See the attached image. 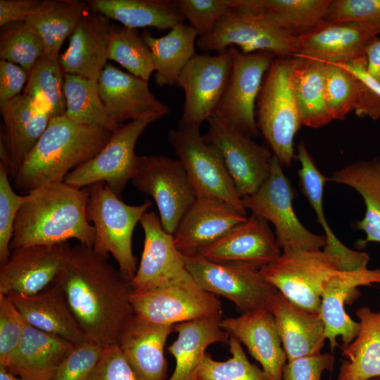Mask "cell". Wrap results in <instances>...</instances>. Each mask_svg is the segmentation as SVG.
Masks as SVG:
<instances>
[{"label":"cell","mask_w":380,"mask_h":380,"mask_svg":"<svg viewBox=\"0 0 380 380\" xmlns=\"http://www.w3.org/2000/svg\"><path fill=\"white\" fill-rule=\"evenodd\" d=\"M303 57L276 56L267 70L257 99V126L281 166L295 157L294 137L301 124L292 77Z\"/></svg>","instance_id":"4"},{"label":"cell","mask_w":380,"mask_h":380,"mask_svg":"<svg viewBox=\"0 0 380 380\" xmlns=\"http://www.w3.org/2000/svg\"><path fill=\"white\" fill-rule=\"evenodd\" d=\"M220 326L247 348L272 380H282L287 357L270 310H257L222 319Z\"/></svg>","instance_id":"26"},{"label":"cell","mask_w":380,"mask_h":380,"mask_svg":"<svg viewBox=\"0 0 380 380\" xmlns=\"http://www.w3.org/2000/svg\"><path fill=\"white\" fill-rule=\"evenodd\" d=\"M74 347L70 341L35 329L25 322L20 342L5 367L23 380H52Z\"/></svg>","instance_id":"30"},{"label":"cell","mask_w":380,"mask_h":380,"mask_svg":"<svg viewBox=\"0 0 380 380\" xmlns=\"http://www.w3.org/2000/svg\"><path fill=\"white\" fill-rule=\"evenodd\" d=\"M99 94L109 118L121 125L126 120L158 119L170 108L151 91L148 82L107 63L98 80Z\"/></svg>","instance_id":"19"},{"label":"cell","mask_w":380,"mask_h":380,"mask_svg":"<svg viewBox=\"0 0 380 380\" xmlns=\"http://www.w3.org/2000/svg\"><path fill=\"white\" fill-rule=\"evenodd\" d=\"M59 57V53H44L28 73L23 89V94L32 99L51 118L64 115L66 110L65 72Z\"/></svg>","instance_id":"39"},{"label":"cell","mask_w":380,"mask_h":380,"mask_svg":"<svg viewBox=\"0 0 380 380\" xmlns=\"http://www.w3.org/2000/svg\"><path fill=\"white\" fill-rule=\"evenodd\" d=\"M329 180L353 188L363 198L365 216L356 226L366 238L359 244L380 243V157L353 163L334 172Z\"/></svg>","instance_id":"35"},{"label":"cell","mask_w":380,"mask_h":380,"mask_svg":"<svg viewBox=\"0 0 380 380\" xmlns=\"http://www.w3.org/2000/svg\"><path fill=\"white\" fill-rule=\"evenodd\" d=\"M63 91L66 103L65 115L70 120L80 125L97 126L110 132L119 127L106 110L97 82L65 73Z\"/></svg>","instance_id":"40"},{"label":"cell","mask_w":380,"mask_h":380,"mask_svg":"<svg viewBox=\"0 0 380 380\" xmlns=\"http://www.w3.org/2000/svg\"><path fill=\"white\" fill-rule=\"evenodd\" d=\"M281 253L268 222L252 213L199 256L217 263L251 265L260 270Z\"/></svg>","instance_id":"22"},{"label":"cell","mask_w":380,"mask_h":380,"mask_svg":"<svg viewBox=\"0 0 380 380\" xmlns=\"http://www.w3.org/2000/svg\"><path fill=\"white\" fill-rule=\"evenodd\" d=\"M380 34V23L324 20L296 37L298 56L343 64L365 55L364 48Z\"/></svg>","instance_id":"23"},{"label":"cell","mask_w":380,"mask_h":380,"mask_svg":"<svg viewBox=\"0 0 380 380\" xmlns=\"http://www.w3.org/2000/svg\"><path fill=\"white\" fill-rule=\"evenodd\" d=\"M335 359L331 353L307 355L287 362L282 380H321L324 372L332 371Z\"/></svg>","instance_id":"52"},{"label":"cell","mask_w":380,"mask_h":380,"mask_svg":"<svg viewBox=\"0 0 380 380\" xmlns=\"http://www.w3.org/2000/svg\"><path fill=\"white\" fill-rule=\"evenodd\" d=\"M0 163L12 179L36 145L51 117L30 96L22 94L0 106Z\"/></svg>","instance_id":"20"},{"label":"cell","mask_w":380,"mask_h":380,"mask_svg":"<svg viewBox=\"0 0 380 380\" xmlns=\"http://www.w3.org/2000/svg\"><path fill=\"white\" fill-rule=\"evenodd\" d=\"M167 140L183 165L196 198L217 199L246 214L220 153L205 142L200 128L172 129Z\"/></svg>","instance_id":"8"},{"label":"cell","mask_w":380,"mask_h":380,"mask_svg":"<svg viewBox=\"0 0 380 380\" xmlns=\"http://www.w3.org/2000/svg\"><path fill=\"white\" fill-rule=\"evenodd\" d=\"M0 380H23L20 376L13 374L4 366L0 365Z\"/></svg>","instance_id":"57"},{"label":"cell","mask_w":380,"mask_h":380,"mask_svg":"<svg viewBox=\"0 0 380 380\" xmlns=\"http://www.w3.org/2000/svg\"><path fill=\"white\" fill-rule=\"evenodd\" d=\"M28 80V72L11 61L0 60V106L20 95Z\"/></svg>","instance_id":"54"},{"label":"cell","mask_w":380,"mask_h":380,"mask_svg":"<svg viewBox=\"0 0 380 380\" xmlns=\"http://www.w3.org/2000/svg\"><path fill=\"white\" fill-rule=\"evenodd\" d=\"M25 321L10 296L0 293V365L6 367L22 338Z\"/></svg>","instance_id":"49"},{"label":"cell","mask_w":380,"mask_h":380,"mask_svg":"<svg viewBox=\"0 0 380 380\" xmlns=\"http://www.w3.org/2000/svg\"><path fill=\"white\" fill-rule=\"evenodd\" d=\"M56 281L87 339L117 345L122 324L134 313L131 280L108 257L79 243L70 246Z\"/></svg>","instance_id":"1"},{"label":"cell","mask_w":380,"mask_h":380,"mask_svg":"<svg viewBox=\"0 0 380 380\" xmlns=\"http://www.w3.org/2000/svg\"><path fill=\"white\" fill-rule=\"evenodd\" d=\"M174 326L155 324L134 313L122 324L117 345L140 380H166L164 347Z\"/></svg>","instance_id":"25"},{"label":"cell","mask_w":380,"mask_h":380,"mask_svg":"<svg viewBox=\"0 0 380 380\" xmlns=\"http://www.w3.org/2000/svg\"><path fill=\"white\" fill-rule=\"evenodd\" d=\"M44 53L41 37L26 21L1 27V59L19 65L29 73Z\"/></svg>","instance_id":"43"},{"label":"cell","mask_w":380,"mask_h":380,"mask_svg":"<svg viewBox=\"0 0 380 380\" xmlns=\"http://www.w3.org/2000/svg\"><path fill=\"white\" fill-rule=\"evenodd\" d=\"M182 258L189 273L205 291L230 300L243 313L270 310L278 290L265 279L260 269L217 263L201 256Z\"/></svg>","instance_id":"10"},{"label":"cell","mask_w":380,"mask_h":380,"mask_svg":"<svg viewBox=\"0 0 380 380\" xmlns=\"http://www.w3.org/2000/svg\"><path fill=\"white\" fill-rule=\"evenodd\" d=\"M293 199L290 181L273 156L268 178L257 191L242 198V203L246 209L274 224L281 251L322 249L326 245L325 236L314 234L303 225L293 210Z\"/></svg>","instance_id":"7"},{"label":"cell","mask_w":380,"mask_h":380,"mask_svg":"<svg viewBox=\"0 0 380 380\" xmlns=\"http://www.w3.org/2000/svg\"><path fill=\"white\" fill-rule=\"evenodd\" d=\"M207 121L203 139L220 153L237 194L241 198L254 194L270 174L271 151L215 116Z\"/></svg>","instance_id":"15"},{"label":"cell","mask_w":380,"mask_h":380,"mask_svg":"<svg viewBox=\"0 0 380 380\" xmlns=\"http://www.w3.org/2000/svg\"><path fill=\"white\" fill-rule=\"evenodd\" d=\"M380 284V269L367 267L354 270H339L328 278L322 286L319 315L324 325L326 338L332 350L341 336L342 346L350 344L357 336L360 324L346 312L345 304L360 296L362 286Z\"/></svg>","instance_id":"21"},{"label":"cell","mask_w":380,"mask_h":380,"mask_svg":"<svg viewBox=\"0 0 380 380\" xmlns=\"http://www.w3.org/2000/svg\"><path fill=\"white\" fill-rule=\"evenodd\" d=\"M296 158L300 163L298 175L301 191L314 210L318 222L324 231L326 245L323 249L348 259H361L364 252L354 251L345 246L335 236L328 224L324 214L322 201L324 186L329 178L317 167L304 141L299 143Z\"/></svg>","instance_id":"41"},{"label":"cell","mask_w":380,"mask_h":380,"mask_svg":"<svg viewBox=\"0 0 380 380\" xmlns=\"http://www.w3.org/2000/svg\"><path fill=\"white\" fill-rule=\"evenodd\" d=\"M228 344L232 357L217 361L206 353L196 380H272L262 369L249 361L236 338L229 336Z\"/></svg>","instance_id":"44"},{"label":"cell","mask_w":380,"mask_h":380,"mask_svg":"<svg viewBox=\"0 0 380 380\" xmlns=\"http://www.w3.org/2000/svg\"><path fill=\"white\" fill-rule=\"evenodd\" d=\"M90 10L87 1L42 0L26 22L41 37L45 53H56Z\"/></svg>","instance_id":"37"},{"label":"cell","mask_w":380,"mask_h":380,"mask_svg":"<svg viewBox=\"0 0 380 380\" xmlns=\"http://www.w3.org/2000/svg\"><path fill=\"white\" fill-rule=\"evenodd\" d=\"M222 313L177 324V339L167 347L175 359V368L166 380H196L207 348L215 343H228L229 335L221 327Z\"/></svg>","instance_id":"31"},{"label":"cell","mask_w":380,"mask_h":380,"mask_svg":"<svg viewBox=\"0 0 380 380\" xmlns=\"http://www.w3.org/2000/svg\"><path fill=\"white\" fill-rule=\"evenodd\" d=\"M369 380H380V376H376V377L370 379H369Z\"/></svg>","instance_id":"58"},{"label":"cell","mask_w":380,"mask_h":380,"mask_svg":"<svg viewBox=\"0 0 380 380\" xmlns=\"http://www.w3.org/2000/svg\"><path fill=\"white\" fill-rule=\"evenodd\" d=\"M328 23H380V0H331Z\"/></svg>","instance_id":"51"},{"label":"cell","mask_w":380,"mask_h":380,"mask_svg":"<svg viewBox=\"0 0 380 380\" xmlns=\"http://www.w3.org/2000/svg\"><path fill=\"white\" fill-rule=\"evenodd\" d=\"M303 58L292 77L300 122L308 127H322L333 120L324 99V63Z\"/></svg>","instance_id":"38"},{"label":"cell","mask_w":380,"mask_h":380,"mask_svg":"<svg viewBox=\"0 0 380 380\" xmlns=\"http://www.w3.org/2000/svg\"><path fill=\"white\" fill-rule=\"evenodd\" d=\"M89 195V187L77 189L65 182L27 193L14 224L11 250L70 239L92 248L96 230L87 216Z\"/></svg>","instance_id":"2"},{"label":"cell","mask_w":380,"mask_h":380,"mask_svg":"<svg viewBox=\"0 0 380 380\" xmlns=\"http://www.w3.org/2000/svg\"><path fill=\"white\" fill-rule=\"evenodd\" d=\"M360 328L348 346H341V362L336 380H369L380 376V310L364 306L355 311Z\"/></svg>","instance_id":"33"},{"label":"cell","mask_w":380,"mask_h":380,"mask_svg":"<svg viewBox=\"0 0 380 380\" xmlns=\"http://www.w3.org/2000/svg\"><path fill=\"white\" fill-rule=\"evenodd\" d=\"M239 11L260 16L298 37L322 22L331 0H229Z\"/></svg>","instance_id":"32"},{"label":"cell","mask_w":380,"mask_h":380,"mask_svg":"<svg viewBox=\"0 0 380 380\" xmlns=\"http://www.w3.org/2000/svg\"><path fill=\"white\" fill-rule=\"evenodd\" d=\"M89 380H140L118 345L106 346Z\"/></svg>","instance_id":"53"},{"label":"cell","mask_w":380,"mask_h":380,"mask_svg":"<svg viewBox=\"0 0 380 380\" xmlns=\"http://www.w3.org/2000/svg\"><path fill=\"white\" fill-rule=\"evenodd\" d=\"M196 45L207 53H221L235 46L244 53L267 51L276 56L298 54L296 37L260 16L234 8L210 32L198 37Z\"/></svg>","instance_id":"12"},{"label":"cell","mask_w":380,"mask_h":380,"mask_svg":"<svg viewBox=\"0 0 380 380\" xmlns=\"http://www.w3.org/2000/svg\"><path fill=\"white\" fill-rule=\"evenodd\" d=\"M367 73L380 84V39L375 37L364 48Z\"/></svg>","instance_id":"56"},{"label":"cell","mask_w":380,"mask_h":380,"mask_svg":"<svg viewBox=\"0 0 380 380\" xmlns=\"http://www.w3.org/2000/svg\"><path fill=\"white\" fill-rule=\"evenodd\" d=\"M111 26L110 19L101 13L84 14L69 37L68 49L60 55L63 72L98 82L108 59Z\"/></svg>","instance_id":"27"},{"label":"cell","mask_w":380,"mask_h":380,"mask_svg":"<svg viewBox=\"0 0 380 380\" xmlns=\"http://www.w3.org/2000/svg\"><path fill=\"white\" fill-rule=\"evenodd\" d=\"M232 66L222 99L213 116L227 123L243 135H258L255 104L265 75L276 57L267 51L244 53L230 46Z\"/></svg>","instance_id":"11"},{"label":"cell","mask_w":380,"mask_h":380,"mask_svg":"<svg viewBox=\"0 0 380 380\" xmlns=\"http://www.w3.org/2000/svg\"><path fill=\"white\" fill-rule=\"evenodd\" d=\"M132 182L153 198L163 229L173 235L196 199L181 161L163 155L138 156Z\"/></svg>","instance_id":"9"},{"label":"cell","mask_w":380,"mask_h":380,"mask_svg":"<svg viewBox=\"0 0 380 380\" xmlns=\"http://www.w3.org/2000/svg\"><path fill=\"white\" fill-rule=\"evenodd\" d=\"M70 246L65 242L11 250L0 265V293L32 296L50 286L62 270Z\"/></svg>","instance_id":"18"},{"label":"cell","mask_w":380,"mask_h":380,"mask_svg":"<svg viewBox=\"0 0 380 380\" xmlns=\"http://www.w3.org/2000/svg\"><path fill=\"white\" fill-rule=\"evenodd\" d=\"M246 219V214L221 201L196 198L172 235L175 244L182 255L199 256Z\"/></svg>","instance_id":"24"},{"label":"cell","mask_w":380,"mask_h":380,"mask_svg":"<svg viewBox=\"0 0 380 380\" xmlns=\"http://www.w3.org/2000/svg\"><path fill=\"white\" fill-rule=\"evenodd\" d=\"M130 302L135 315L164 325H175L222 313L220 300L196 281L150 292L132 291Z\"/></svg>","instance_id":"17"},{"label":"cell","mask_w":380,"mask_h":380,"mask_svg":"<svg viewBox=\"0 0 380 380\" xmlns=\"http://www.w3.org/2000/svg\"><path fill=\"white\" fill-rule=\"evenodd\" d=\"M88 187L87 216L96 230L92 248L103 256L108 257L110 253L118 270L132 280L137 270V257L132 251L133 232L152 203L146 200L139 205L126 204L101 182Z\"/></svg>","instance_id":"6"},{"label":"cell","mask_w":380,"mask_h":380,"mask_svg":"<svg viewBox=\"0 0 380 380\" xmlns=\"http://www.w3.org/2000/svg\"><path fill=\"white\" fill-rule=\"evenodd\" d=\"M324 99L334 120H343L355 110L358 97V81L343 64L324 63Z\"/></svg>","instance_id":"45"},{"label":"cell","mask_w":380,"mask_h":380,"mask_svg":"<svg viewBox=\"0 0 380 380\" xmlns=\"http://www.w3.org/2000/svg\"><path fill=\"white\" fill-rule=\"evenodd\" d=\"M8 296L25 321L34 328L64 338L75 346L89 341L56 281L34 295Z\"/></svg>","instance_id":"28"},{"label":"cell","mask_w":380,"mask_h":380,"mask_svg":"<svg viewBox=\"0 0 380 380\" xmlns=\"http://www.w3.org/2000/svg\"><path fill=\"white\" fill-rule=\"evenodd\" d=\"M90 9L123 26L171 30L186 20L169 0H88Z\"/></svg>","instance_id":"34"},{"label":"cell","mask_w":380,"mask_h":380,"mask_svg":"<svg viewBox=\"0 0 380 380\" xmlns=\"http://www.w3.org/2000/svg\"><path fill=\"white\" fill-rule=\"evenodd\" d=\"M343 65L358 81L359 91L355 113L358 117H368L372 120L380 118V84L367 72L365 55Z\"/></svg>","instance_id":"50"},{"label":"cell","mask_w":380,"mask_h":380,"mask_svg":"<svg viewBox=\"0 0 380 380\" xmlns=\"http://www.w3.org/2000/svg\"><path fill=\"white\" fill-rule=\"evenodd\" d=\"M108 56L147 82L155 71L151 51L137 29L112 24Z\"/></svg>","instance_id":"42"},{"label":"cell","mask_w":380,"mask_h":380,"mask_svg":"<svg viewBox=\"0 0 380 380\" xmlns=\"http://www.w3.org/2000/svg\"><path fill=\"white\" fill-rule=\"evenodd\" d=\"M41 0H0V27L26 21Z\"/></svg>","instance_id":"55"},{"label":"cell","mask_w":380,"mask_h":380,"mask_svg":"<svg viewBox=\"0 0 380 380\" xmlns=\"http://www.w3.org/2000/svg\"><path fill=\"white\" fill-rule=\"evenodd\" d=\"M5 167L0 163V265L10 256L14 224L25 195L16 194Z\"/></svg>","instance_id":"46"},{"label":"cell","mask_w":380,"mask_h":380,"mask_svg":"<svg viewBox=\"0 0 380 380\" xmlns=\"http://www.w3.org/2000/svg\"><path fill=\"white\" fill-rule=\"evenodd\" d=\"M174 3L198 37L210 32L233 9L229 0H175Z\"/></svg>","instance_id":"47"},{"label":"cell","mask_w":380,"mask_h":380,"mask_svg":"<svg viewBox=\"0 0 380 380\" xmlns=\"http://www.w3.org/2000/svg\"><path fill=\"white\" fill-rule=\"evenodd\" d=\"M270 311L274 316L287 362L321 353L327 338L319 313L297 306L279 291L272 300Z\"/></svg>","instance_id":"29"},{"label":"cell","mask_w":380,"mask_h":380,"mask_svg":"<svg viewBox=\"0 0 380 380\" xmlns=\"http://www.w3.org/2000/svg\"><path fill=\"white\" fill-rule=\"evenodd\" d=\"M111 135L101 127L75 123L65 115L51 118L13 179V188L29 193L63 182L72 170L94 157Z\"/></svg>","instance_id":"3"},{"label":"cell","mask_w":380,"mask_h":380,"mask_svg":"<svg viewBox=\"0 0 380 380\" xmlns=\"http://www.w3.org/2000/svg\"><path fill=\"white\" fill-rule=\"evenodd\" d=\"M141 36L152 53L155 84L159 87L176 84L184 68L196 55V31L182 23L160 37H154L147 30Z\"/></svg>","instance_id":"36"},{"label":"cell","mask_w":380,"mask_h":380,"mask_svg":"<svg viewBox=\"0 0 380 380\" xmlns=\"http://www.w3.org/2000/svg\"><path fill=\"white\" fill-rule=\"evenodd\" d=\"M367 264L352 260L324 249L292 248L262 267L260 272L290 302L319 313L322 286L339 270H354Z\"/></svg>","instance_id":"5"},{"label":"cell","mask_w":380,"mask_h":380,"mask_svg":"<svg viewBox=\"0 0 380 380\" xmlns=\"http://www.w3.org/2000/svg\"><path fill=\"white\" fill-rule=\"evenodd\" d=\"M232 66L229 49L196 54L181 72L176 84L184 91L179 128L198 127L212 117L227 87Z\"/></svg>","instance_id":"14"},{"label":"cell","mask_w":380,"mask_h":380,"mask_svg":"<svg viewBox=\"0 0 380 380\" xmlns=\"http://www.w3.org/2000/svg\"><path fill=\"white\" fill-rule=\"evenodd\" d=\"M144 234L139 265L131 280L133 291L150 292L170 286L192 283L173 236L163 228L160 217L146 212L139 222Z\"/></svg>","instance_id":"16"},{"label":"cell","mask_w":380,"mask_h":380,"mask_svg":"<svg viewBox=\"0 0 380 380\" xmlns=\"http://www.w3.org/2000/svg\"><path fill=\"white\" fill-rule=\"evenodd\" d=\"M153 120H132L122 124L112 132L104 147L92 158L72 170L65 184L77 189L96 183H104L118 197L136 170L137 156L134 148L137 140Z\"/></svg>","instance_id":"13"},{"label":"cell","mask_w":380,"mask_h":380,"mask_svg":"<svg viewBox=\"0 0 380 380\" xmlns=\"http://www.w3.org/2000/svg\"><path fill=\"white\" fill-rule=\"evenodd\" d=\"M104 348L90 341L75 346L58 367L52 380H89Z\"/></svg>","instance_id":"48"}]
</instances>
